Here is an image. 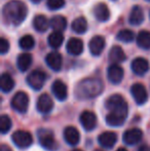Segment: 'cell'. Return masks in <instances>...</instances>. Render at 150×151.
I'll return each instance as SVG.
<instances>
[{"label":"cell","mask_w":150,"mask_h":151,"mask_svg":"<svg viewBox=\"0 0 150 151\" xmlns=\"http://www.w3.org/2000/svg\"><path fill=\"white\" fill-rule=\"evenodd\" d=\"M106 107L109 113L106 122L110 127H120L124 123L128 116V103L120 95H112L107 99Z\"/></svg>","instance_id":"obj_1"},{"label":"cell","mask_w":150,"mask_h":151,"mask_svg":"<svg viewBox=\"0 0 150 151\" xmlns=\"http://www.w3.org/2000/svg\"><path fill=\"white\" fill-rule=\"evenodd\" d=\"M3 19L8 25L19 26L25 21L28 14V8L24 2L12 0L6 3L2 9Z\"/></svg>","instance_id":"obj_2"},{"label":"cell","mask_w":150,"mask_h":151,"mask_svg":"<svg viewBox=\"0 0 150 151\" xmlns=\"http://www.w3.org/2000/svg\"><path fill=\"white\" fill-rule=\"evenodd\" d=\"M103 88V82L98 78H85L76 86L75 95L80 100L93 99L102 93Z\"/></svg>","instance_id":"obj_3"},{"label":"cell","mask_w":150,"mask_h":151,"mask_svg":"<svg viewBox=\"0 0 150 151\" xmlns=\"http://www.w3.org/2000/svg\"><path fill=\"white\" fill-rule=\"evenodd\" d=\"M38 141L39 144L44 148V149L48 151H55L58 148V143H57L56 139H55L54 135L50 131L45 129H41L38 131L37 133Z\"/></svg>","instance_id":"obj_4"},{"label":"cell","mask_w":150,"mask_h":151,"mask_svg":"<svg viewBox=\"0 0 150 151\" xmlns=\"http://www.w3.org/2000/svg\"><path fill=\"white\" fill-rule=\"evenodd\" d=\"M11 140L14 143L17 147L21 149H25L32 145L33 143V137L29 132L26 131H17L12 134Z\"/></svg>","instance_id":"obj_5"},{"label":"cell","mask_w":150,"mask_h":151,"mask_svg":"<svg viewBox=\"0 0 150 151\" xmlns=\"http://www.w3.org/2000/svg\"><path fill=\"white\" fill-rule=\"evenodd\" d=\"M46 80V74L41 70H34L27 76V83L35 91H39L43 88Z\"/></svg>","instance_id":"obj_6"},{"label":"cell","mask_w":150,"mask_h":151,"mask_svg":"<svg viewBox=\"0 0 150 151\" xmlns=\"http://www.w3.org/2000/svg\"><path fill=\"white\" fill-rule=\"evenodd\" d=\"M29 106V97L24 91H18L11 99V107L20 113H25Z\"/></svg>","instance_id":"obj_7"},{"label":"cell","mask_w":150,"mask_h":151,"mask_svg":"<svg viewBox=\"0 0 150 151\" xmlns=\"http://www.w3.org/2000/svg\"><path fill=\"white\" fill-rule=\"evenodd\" d=\"M131 93L138 105L145 104L148 99V93L147 90L142 83H135L131 88Z\"/></svg>","instance_id":"obj_8"},{"label":"cell","mask_w":150,"mask_h":151,"mask_svg":"<svg viewBox=\"0 0 150 151\" xmlns=\"http://www.w3.org/2000/svg\"><path fill=\"white\" fill-rule=\"evenodd\" d=\"M124 75V71L118 64H111L107 70L108 80L113 84H118L121 82Z\"/></svg>","instance_id":"obj_9"},{"label":"cell","mask_w":150,"mask_h":151,"mask_svg":"<svg viewBox=\"0 0 150 151\" xmlns=\"http://www.w3.org/2000/svg\"><path fill=\"white\" fill-rule=\"evenodd\" d=\"M88 48L90 52L93 56L98 57L102 54V52L105 48V39L103 36L97 35L90 39V41L88 42Z\"/></svg>","instance_id":"obj_10"},{"label":"cell","mask_w":150,"mask_h":151,"mask_svg":"<svg viewBox=\"0 0 150 151\" xmlns=\"http://www.w3.org/2000/svg\"><path fill=\"white\" fill-rule=\"evenodd\" d=\"M36 107L40 113L47 114L52 110L54 102H52V98H50L47 93H42V95L38 98Z\"/></svg>","instance_id":"obj_11"},{"label":"cell","mask_w":150,"mask_h":151,"mask_svg":"<svg viewBox=\"0 0 150 151\" xmlns=\"http://www.w3.org/2000/svg\"><path fill=\"white\" fill-rule=\"evenodd\" d=\"M142 136H143L142 131L140 129L135 127V129H131L124 132L122 140L128 145H135V144L139 143L141 141Z\"/></svg>","instance_id":"obj_12"},{"label":"cell","mask_w":150,"mask_h":151,"mask_svg":"<svg viewBox=\"0 0 150 151\" xmlns=\"http://www.w3.org/2000/svg\"><path fill=\"white\" fill-rule=\"evenodd\" d=\"M52 91L59 101H65L67 99V97H68V88L60 79L54 81V83L52 86Z\"/></svg>","instance_id":"obj_13"},{"label":"cell","mask_w":150,"mask_h":151,"mask_svg":"<svg viewBox=\"0 0 150 151\" xmlns=\"http://www.w3.org/2000/svg\"><path fill=\"white\" fill-rule=\"evenodd\" d=\"M131 68L136 75L143 76L148 72L149 63L144 58H136L135 60H133L132 64H131Z\"/></svg>","instance_id":"obj_14"},{"label":"cell","mask_w":150,"mask_h":151,"mask_svg":"<svg viewBox=\"0 0 150 151\" xmlns=\"http://www.w3.org/2000/svg\"><path fill=\"white\" fill-rule=\"evenodd\" d=\"M80 122L85 131H93L97 125V116L92 111H83L80 115Z\"/></svg>","instance_id":"obj_15"},{"label":"cell","mask_w":150,"mask_h":151,"mask_svg":"<svg viewBox=\"0 0 150 151\" xmlns=\"http://www.w3.org/2000/svg\"><path fill=\"white\" fill-rule=\"evenodd\" d=\"M45 63L54 71H60L63 65V58L61 54L57 52H52L46 55Z\"/></svg>","instance_id":"obj_16"},{"label":"cell","mask_w":150,"mask_h":151,"mask_svg":"<svg viewBox=\"0 0 150 151\" xmlns=\"http://www.w3.org/2000/svg\"><path fill=\"white\" fill-rule=\"evenodd\" d=\"M98 141L102 147L110 149V148H112L116 144L117 135H116V133H114V132H104V133L99 136Z\"/></svg>","instance_id":"obj_17"},{"label":"cell","mask_w":150,"mask_h":151,"mask_svg":"<svg viewBox=\"0 0 150 151\" xmlns=\"http://www.w3.org/2000/svg\"><path fill=\"white\" fill-rule=\"evenodd\" d=\"M93 12H94L95 18L99 22H106L110 18V10H109L108 6L103 2L96 4L94 9H93Z\"/></svg>","instance_id":"obj_18"},{"label":"cell","mask_w":150,"mask_h":151,"mask_svg":"<svg viewBox=\"0 0 150 151\" xmlns=\"http://www.w3.org/2000/svg\"><path fill=\"white\" fill-rule=\"evenodd\" d=\"M66 50L72 56H79L83 52V42L79 38H76V37L70 38L67 41Z\"/></svg>","instance_id":"obj_19"},{"label":"cell","mask_w":150,"mask_h":151,"mask_svg":"<svg viewBox=\"0 0 150 151\" xmlns=\"http://www.w3.org/2000/svg\"><path fill=\"white\" fill-rule=\"evenodd\" d=\"M64 139L69 145L71 146L77 145L80 141L79 132L74 127H67L64 129Z\"/></svg>","instance_id":"obj_20"},{"label":"cell","mask_w":150,"mask_h":151,"mask_svg":"<svg viewBox=\"0 0 150 151\" xmlns=\"http://www.w3.org/2000/svg\"><path fill=\"white\" fill-rule=\"evenodd\" d=\"M144 21V12L143 9L139 5H135L131 10L130 17H128V22L131 25L134 26H139Z\"/></svg>","instance_id":"obj_21"},{"label":"cell","mask_w":150,"mask_h":151,"mask_svg":"<svg viewBox=\"0 0 150 151\" xmlns=\"http://www.w3.org/2000/svg\"><path fill=\"white\" fill-rule=\"evenodd\" d=\"M109 60L112 64L121 63L126 60V56L119 45H114L109 52Z\"/></svg>","instance_id":"obj_22"},{"label":"cell","mask_w":150,"mask_h":151,"mask_svg":"<svg viewBox=\"0 0 150 151\" xmlns=\"http://www.w3.org/2000/svg\"><path fill=\"white\" fill-rule=\"evenodd\" d=\"M33 27L37 32L43 33L50 27V22L46 19V17H44L43 14H37L33 19Z\"/></svg>","instance_id":"obj_23"},{"label":"cell","mask_w":150,"mask_h":151,"mask_svg":"<svg viewBox=\"0 0 150 151\" xmlns=\"http://www.w3.org/2000/svg\"><path fill=\"white\" fill-rule=\"evenodd\" d=\"M31 64H32V56L30 54L24 52L19 55L17 59V66L21 72H26L30 68Z\"/></svg>","instance_id":"obj_24"},{"label":"cell","mask_w":150,"mask_h":151,"mask_svg":"<svg viewBox=\"0 0 150 151\" xmlns=\"http://www.w3.org/2000/svg\"><path fill=\"white\" fill-rule=\"evenodd\" d=\"M50 26L54 31L62 32L67 28V20L63 16H55L50 19Z\"/></svg>","instance_id":"obj_25"},{"label":"cell","mask_w":150,"mask_h":151,"mask_svg":"<svg viewBox=\"0 0 150 151\" xmlns=\"http://www.w3.org/2000/svg\"><path fill=\"white\" fill-rule=\"evenodd\" d=\"M47 42H48V44H50V47L55 48V50L59 48L63 44V42H64V36H63V33L62 32L54 31L52 33L50 34V36H48Z\"/></svg>","instance_id":"obj_26"},{"label":"cell","mask_w":150,"mask_h":151,"mask_svg":"<svg viewBox=\"0 0 150 151\" xmlns=\"http://www.w3.org/2000/svg\"><path fill=\"white\" fill-rule=\"evenodd\" d=\"M0 88L3 93H9L14 88V80L8 73H3L0 78Z\"/></svg>","instance_id":"obj_27"},{"label":"cell","mask_w":150,"mask_h":151,"mask_svg":"<svg viewBox=\"0 0 150 151\" xmlns=\"http://www.w3.org/2000/svg\"><path fill=\"white\" fill-rule=\"evenodd\" d=\"M72 30L77 34H83L88 30V22L83 17H78L72 22Z\"/></svg>","instance_id":"obj_28"},{"label":"cell","mask_w":150,"mask_h":151,"mask_svg":"<svg viewBox=\"0 0 150 151\" xmlns=\"http://www.w3.org/2000/svg\"><path fill=\"white\" fill-rule=\"evenodd\" d=\"M137 44L143 50H150V32L146 30L140 31L137 36Z\"/></svg>","instance_id":"obj_29"},{"label":"cell","mask_w":150,"mask_h":151,"mask_svg":"<svg viewBox=\"0 0 150 151\" xmlns=\"http://www.w3.org/2000/svg\"><path fill=\"white\" fill-rule=\"evenodd\" d=\"M116 39L121 42L130 43V42H132L135 39V34L130 29H123V30H120L116 34Z\"/></svg>","instance_id":"obj_30"},{"label":"cell","mask_w":150,"mask_h":151,"mask_svg":"<svg viewBox=\"0 0 150 151\" xmlns=\"http://www.w3.org/2000/svg\"><path fill=\"white\" fill-rule=\"evenodd\" d=\"M19 45L23 50H32L35 45V39L33 36L31 35H24L21 37L20 41H19Z\"/></svg>","instance_id":"obj_31"},{"label":"cell","mask_w":150,"mask_h":151,"mask_svg":"<svg viewBox=\"0 0 150 151\" xmlns=\"http://www.w3.org/2000/svg\"><path fill=\"white\" fill-rule=\"evenodd\" d=\"M11 129V119L9 118L8 115H3L0 116V132L1 134H6L9 129Z\"/></svg>","instance_id":"obj_32"},{"label":"cell","mask_w":150,"mask_h":151,"mask_svg":"<svg viewBox=\"0 0 150 151\" xmlns=\"http://www.w3.org/2000/svg\"><path fill=\"white\" fill-rule=\"evenodd\" d=\"M65 5V0H47V7L50 10H58Z\"/></svg>","instance_id":"obj_33"},{"label":"cell","mask_w":150,"mask_h":151,"mask_svg":"<svg viewBox=\"0 0 150 151\" xmlns=\"http://www.w3.org/2000/svg\"><path fill=\"white\" fill-rule=\"evenodd\" d=\"M9 50V42L4 37L0 38V54L5 55Z\"/></svg>","instance_id":"obj_34"},{"label":"cell","mask_w":150,"mask_h":151,"mask_svg":"<svg viewBox=\"0 0 150 151\" xmlns=\"http://www.w3.org/2000/svg\"><path fill=\"white\" fill-rule=\"evenodd\" d=\"M0 151H12L10 149V147H8V145H5V144H2L0 146Z\"/></svg>","instance_id":"obj_35"},{"label":"cell","mask_w":150,"mask_h":151,"mask_svg":"<svg viewBox=\"0 0 150 151\" xmlns=\"http://www.w3.org/2000/svg\"><path fill=\"white\" fill-rule=\"evenodd\" d=\"M138 151H150V149H149L148 146L143 145V146H141V147L139 148V150H138Z\"/></svg>","instance_id":"obj_36"},{"label":"cell","mask_w":150,"mask_h":151,"mask_svg":"<svg viewBox=\"0 0 150 151\" xmlns=\"http://www.w3.org/2000/svg\"><path fill=\"white\" fill-rule=\"evenodd\" d=\"M116 151H128V150H126V148H118Z\"/></svg>","instance_id":"obj_37"},{"label":"cell","mask_w":150,"mask_h":151,"mask_svg":"<svg viewBox=\"0 0 150 151\" xmlns=\"http://www.w3.org/2000/svg\"><path fill=\"white\" fill-rule=\"evenodd\" d=\"M31 1H32L33 3H39V2L41 1V0H31Z\"/></svg>","instance_id":"obj_38"},{"label":"cell","mask_w":150,"mask_h":151,"mask_svg":"<svg viewBox=\"0 0 150 151\" xmlns=\"http://www.w3.org/2000/svg\"><path fill=\"white\" fill-rule=\"evenodd\" d=\"M72 151H82V150H80V149H74V150H72Z\"/></svg>","instance_id":"obj_39"},{"label":"cell","mask_w":150,"mask_h":151,"mask_svg":"<svg viewBox=\"0 0 150 151\" xmlns=\"http://www.w3.org/2000/svg\"><path fill=\"white\" fill-rule=\"evenodd\" d=\"M147 1H150V0H147Z\"/></svg>","instance_id":"obj_40"},{"label":"cell","mask_w":150,"mask_h":151,"mask_svg":"<svg viewBox=\"0 0 150 151\" xmlns=\"http://www.w3.org/2000/svg\"><path fill=\"white\" fill-rule=\"evenodd\" d=\"M113 1H114V0H113Z\"/></svg>","instance_id":"obj_41"}]
</instances>
